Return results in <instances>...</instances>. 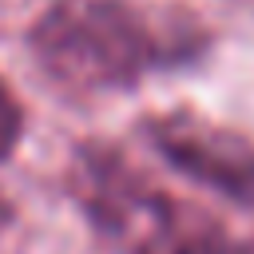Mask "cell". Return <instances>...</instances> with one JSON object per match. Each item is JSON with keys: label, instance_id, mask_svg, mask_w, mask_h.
<instances>
[{"label": "cell", "instance_id": "6da1fadb", "mask_svg": "<svg viewBox=\"0 0 254 254\" xmlns=\"http://www.w3.org/2000/svg\"><path fill=\"white\" fill-rule=\"evenodd\" d=\"M28 52L60 91L107 95L198 60L206 28L179 8L139 0H52L28 28Z\"/></svg>", "mask_w": 254, "mask_h": 254}, {"label": "cell", "instance_id": "7a4b0ae2", "mask_svg": "<svg viewBox=\"0 0 254 254\" xmlns=\"http://www.w3.org/2000/svg\"><path fill=\"white\" fill-rule=\"evenodd\" d=\"M67 190L115 254H230L214 214L159 187L115 143H75Z\"/></svg>", "mask_w": 254, "mask_h": 254}, {"label": "cell", "instance_id": "3957f363", "mask_svg": "<svg viewBox=\"0 0 254 254\" xmlns=\"http://www.w3.org/2000/svg\"><path fill=\"white\" fill-rule=\"evenodd\" d=\"M139 135L190 183L254 210V139L246 131L214 123L198 111H159L139 119Z\"/></svg>", "mask_w": 254, "mask_h": 254}, {"label": "cell", "instance_id": "277c9868", "mask_svg": "<svg viewBox=\"0 0 254 254\" xmlns=\"http://www.w3.org/2000/svg\"><path fill=\"white\" fill-rule=\"evenodd\" d=\"M24 127H28L24 103H20V95L12 91V83L0 75V163L16 155V147L24 143Z\"/></svg>", "mask_w": 254, "mask_h": 254}, {"label": "cell", "instance_id": "5b68a950", "mask_svg": "<svg viewBox=\"0 0 254 254\" xmlns=\"http://www.w3.org/2000/svg\"><path fill=\"white\" fill-rule=\"evenodd\" d=\"M12 218H16V206H12V202H8V194L0 190V234L12 226Z\"/></svg>", "mask_w": 254, "mask_h": 254}, {"label": "cell", "instance_id": "8992f818", "mask_svg": "<svg viewBox=\"0 0 254 254\" xmlns=\"http://www.w3.org/2000/svg\"><path fill=\"white\" fill-rule=\"evenodd\" d=\"M230 254H254V238H250V242H242V246H234Z\"/></svg>", "mask_w": 254, "mask_h": 254}]
</instances>
